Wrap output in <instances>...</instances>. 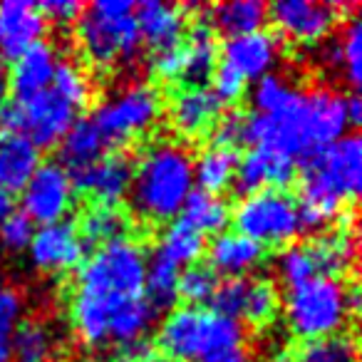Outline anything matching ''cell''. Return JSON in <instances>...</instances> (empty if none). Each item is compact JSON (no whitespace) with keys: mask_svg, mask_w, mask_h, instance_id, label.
<instances>
[{"mask_svg":"<svg viewBox=\"0 0 362 362\" xmlns=\"http://www.w3.org/2000/svg\"><path fill=\"white\" fill-rule=\"evenodd\" d=\"M28 251H30V261L35 268L47 273H60L82 266L85 243H82L75 223L65 218V221L35 228V236H33Z\"/></svg>","mask_w":362,"mask_h":362,"instance_id":"2e32d148","label":"cell"},{"mask_svg":"<svg viewBox=\"0 0 362 362\" xmlns=\"http://www.w3.org/2000/svg\"><path fill=\"white\" fill-rule=\"evenodd\" d=\"M223 105L209 87H184L169 102V122L181 136H202L221 117Z\"/></svg>","mask_w":362,"mask_h":362,"instance_id":"ac0fdd59","label":"cell"},{"mask_svg":"<svg viewBox=\"0 0 362 362\" xmlns=\"http://www.w3.org/2000/svg\"><path fill=\"white\" fill-rule=\"evenodd\" d=\"M13 211V199H11V194H6L3 189H0V221L8 216V214Z\"/></svg>","mask_w":362,"mask_h":362,"instance_id":"f5cc1de1","label":"cell"},{"mask_svg":"<svg viewBox=\"0 0 362 362\" xmlns=\"http://www.w3.org/2000/svg\"><path fill=\"white\" fill-rule=\"evenodd\" d=\"M57 62H60L57 50L45 40L33 45L25 55L18 57L13 62L11 75H8V82H11V90L16 95V100H30V97L50 90Z\"/></svg>","mask_w":362,"mask_h":362,"instance_id":"ffe728a7","label":"cell"},{"mask_svg":"<svg viewBox=\"0 0 362 362\" xmlns=\"http://www.w3.org/2000/svg\"><path fill=\"white\" fill-rule=\"evenodd\" d=\"M136 362H176V360H171V357H166L164 352H154V350H149L144 357H139Z\"/></svg>","mask_w":362,"mask_h":362,"instance_id":"db71d44e","label":"cell"},{"mask_svg":"<svg viewBox=\"0 0 362 362\" xmlns=\"http://www.w3.org/2000/svg\"><path fill=\"white\" fill-rule=\"evenodd\" d=\"M35 236V223L23 211H11L0 221V246L11 253H21L30 248V241Z\"/></svg>","mask_w":362,"mask_h":362,"instance_id":"7bdbcfd3","label":"cell"},{"mask_svg":"<svg viewBox=\"0 0 362 362\" xmlns=\"http://www.w3.org/2000/svg\"><path fill=\"white\" fill-rule=\"evenodd\" d=\"M70 179L75 192L92 197L100 206H117L132 192L134 164L127 154H107L85 169L72 171Z\"/></svg>","mask_w":362,"mask_h":362,"instance_id":"7c38bea8","label":"cell"},{"mask_svg":"<svg viewBox=\"0 0 362 362\" xmlns=\"http://www.w3.org/2000/svg\"><path fill=\"white\" fill-rule=\"evenodd\" d=\"M296 171L298 161L286 151L271 149V146H251V151L238 159L233 187L241 197H251L266 189L278 192L296 179Z\"/></svg>","mask_w":362,"mask_h":362,"instance_id":"4fadbf2b","label":"cell"},{"mask_svg":"<svg viewBox=\"0 0 362 362\" xmlns=\"http://www.w3.org/2000/svg\"><path fill=\"white\" fill-rule=\"evenodd\" d=\"M357 342L347 332L308 340L296 352V362H357Z\"/></svg>","mask_w":362,"mask_h":362,"instance_id":"836d02e7","label":"cell"},{"mask_svg":"<svg viewBox=\"0 0 362 362\" xmlns=\"http://www.w3.org/2000/svg\"><path fill=\"white\" fill-rule=\"evenodd\" d=\"M268 16L286 37L298 42H320L332 33L337 13L327 3L315 0H278Z\"/></svg>","mask_w":362,"mask_h":362,"instance_id":"9a60e30c","label":"cell"},{"mask_svg":"<svg viewBox=\"0 0 362 362\" xmlns=\"http://www.w3.org/2000/svg\"><path fill=\"white\" fill-rule=\"evenodd\" d=\"M40 164V149L25 136L0 139V189L6 194L23 192Z\"/></svg>","mask_w":362,"mask_h":362,"instance_id":"603a6c76","label":"cell"},{"mask_svg":"<svg viewBox=\"0 0 362 362\" xmlns=\"http://www.w3.org/2000/svg\"><path fill=\"white\" fill-rule=\"evenodd\" d=\"M238 151L226 149V146H209L194 159V184L199 192H206L218 197L226 192L236 179L238 169Z\"/></svg>","mask_w":362,"mask_h":362,"instance_id":"d4e9b609","label":"cell"},{"mask_svg":"<svg viewBox=\"0 0 362 362\" xmlns=\"http://www.w3.org/2000/svg\"><path fill=\"white\" fill-rule=\"evenodd\" d=\"M218 288V276L209 266H189L179 271V300L189 303V308H202L211 303Z\"/></svg>","mask_w":362,"mask_h":362,"instance_id":"d590c367","label":"cell"},{"mask_svg":"<svg viewBox=\"0 0 362 362\" xmlns=\"http://www.w3.org/2000/svg\"><path fill=\"white\" fill-rule=\"evenodd\" d=\"M268 21V6L263 0H228L211 8L214 33H223L226 37L248 35V33L263 30Z\"/></svg>","mask_w":362,"mask_h":362,"instance_id":"484cf974","label":"cell"},{"mask_svg":"<svg viewBox=\"0 0 362 362\" xmlns=\"http://www.w3.org/2000/svg\"><path fill=\"white\" fill-rule=\"evenodd\" d=\"M231 221L236 233L256 241L258 246H286L303 233L298 204L288 194L273 189L243 197L233 209Z\"/></svg>","mask_w":362,"mask_h":362,"instance_id":"30bf717a","label":"cell"},{"mask_svg":"<svg viewBox=\"0 0 362 362\" xmlns=\"http://www.w3.org/2000/svg\"><path fill=\"white\" fill-rule=\"evenodd\" d=\"M300 216L303 231H317L345 211V202L360 194L362 139L345 134L327 149L300 159Z\"/></svg>","mask_w":362,"mask_h":362,"instance_id":"3957f363","label":"cell"},{"mask_svg":"<svg viewBox=\"0 0 362 362\" xmlns=\"http://www.w3.org/2000/svg\"><path fill=\"white\" fill-rule=\"evenodd\" d=\"M77 37L87 60L100 70L132 62L139 55V30L134 3L129 0H95L77 18Z\"/></svg>","mask_w":362,"mask_h":362,"instance_id":"5b68a950","label":"cell"},{"mask_svg":"<svg viewBox=\"0 0 362 362\" xmlns=\"http://www.w3.org/2000/svg\"><path fill=\"white\" fill-rule=\"evenodd\" d=\"M8 97H11V82H8V72H6V67L0 65V110L6 107Z\"/></svg>","mask_w":362,"mask_h":362,"instance_id":"816d5d0a","label":"cell"},{"mask_svg":"<svg viewBox=\"0 0 362 362\" xmlns=\"http://www.w3.org/2000/svg\"><path fill=\"white\" fill-rule=\"evenodd\" d=\"M23 322V296L11 286H0V362H11V345Z\"/></svg>","mask_w":362,"mask_h":362,"instance_id":"f35d334b","label":"cell"},{"mask_svg":"<svg viewBox=\"0 0 362 362\" xmlns=\"http://www.w3.org/2000/svg\"><path fill=\"white\" fill-rule=\"evenodd\" d=\"M0 281H3V268H0Z\"/></svg>","mask_w":362,"mask_h":362,"instance_id":"11a10c76","label":"cell"},{"mask_svg":"<svg viewBox=\"0 0 362 362\" xmlns=\"http://www.w3.org/2000/svg\"><path fill=\"white\" fill-rule=\"evenodd\" d=\"M345 110H347V122H350V127L360 124L362 119V100L357 95H350L345 97Z\"/></svg>","mask_w":362,"mask_h":362,"instance_id":"f907efd6","label":"cell"},{"mask_svg":"<svg viewBox=\"0 0 362 362\" xmlns=\"http://www.w3.org/2000/svg\"><path fill=\"white\" fill-rule=\"evenodd\" d=\"M37 8L45 16V21H55L60 25L75 23L82 16V11H85V6L77 3V0H50V3H40Z\"/></svg>","mask_w":362,"mask_h":362,"instance_id":"7dc6e473","label":"cell"},{"mask_svg":"<svg viewBox=\"0 0 362 362\" xmlns=\"http://www.w3.org/2000/svg\"><path fill=\"white\" fill-rule=\"evenodd\" d=\"M340 47H342V75L347 77L352 87H360L362 82V25L357 18H350L342 30Z\"/></svg>","mask_w":362,"mask_h":362,"instance_id":"60d3db41","label":"cell"},{"mask_svg":"<svg viewBox=\"0 0 362 362\" xmlns=\"http://www.w3.org/2000/svg\"><path fill=\"white\" fill-rule=\"evenodd\" d=\"M134 21H136L141 45H146L151 52L181 45V35L187 30L184 11L171 6V3H159V0L136 3Z\"/></svg>","mask_w":362,"mask_h":362,"instance_id":"d6986e66","label":"cell"},{"mask_svg":"<svg viewBox=\"0 0 362 362\" xmlns=\"http://www.w3.org/2000/svg\"><path fill=\"white\" fill-rule=\"evenodd\" d=\"M298 87H293L291 82H286L278 75H266L261 80H256L251 92L253 107H256V115H276L283 107H288L298 95Z\"/></svg>","mask_w":362,"mask_h":362,"instance_id":"8d00e7d4","label":"cell"},{"mask_svg":"<svg viewBox=\"0 0 362 362\" xmlns=\"http://www.w3.org/2000/svg\"><path fill=\"white\" fill-rule=\"evenodd\" d=\"M317 62L330 72H342V47L340 40H327L317 50Z\"/></svg>","mask_w":362,"mask_h":362,"instance_id":"c3c4849f","label":"cell"},{"mask_svg":"<svg viewBox=\"0 0 362 362\" xmlns=\"http://www.w3.org/2000/svg\"><path fill=\"white\" fill-rule=\"evenodd\" d=\"M204 251H206V241H204L202 233L194 231V228L181 221V218H174V221L161 231L156 256L176 268H181V266L189 268L204 256Z\"/></svg>","mask_w":362,"mask_h":362,"instance_id":"4316f807","label":"cell"},{"mask_svg":"<svg viewBox=\"0 0 362 362\" xmlns=\"http://www.w3.org/2000/svg\"><path fill=\"white\" fill-rule=\"evenodd\" d=\"M199 362H251V357H248L243 345H233V347H221V350L209 352Z\"/></svg>","mask_w":362,"mask_h":362,"instance_id":"681fc988","label":"cell"},{"mask_svg":"<svg viewBox=\"0 0 362 362\" xmlns=\"http://www.w3.org/2000/svg\"><path fill=\"white\" fill-rule=\"evenodd\" d=\"M194 192V159L176 141L146 146L132 179V206L146 221H171Z\"/></svg>","mask_w":362,"mask_h":362,"instance_id":"277c9868","label":"cell"},{"mask_svg":"<svg viewBox=\"0 0 362 362\" xmlns=\"http://www.w3.org/2000/svg\"><path fill=\"white\" fill-rule=\"evenodd\" d=\"M179 218L184 223H189L194 231L202 233V236H206V233L218 236L231 223V209L221 197L194 189L187 202H184V206H181Z\"/></svg>","mask_w":362,"mask_h":362,"instance_id":"83f0119b","label":"cell"},{"mask_svg":"<svg viewBox=\"0 0 362 362\" xmlns=\"http://www.w3.org/2000/svg\"><path fill=\"white\" fill-rule=\"evenodd\" d=\"M141 298L154 313L174 310V305L179 303V268L161 261L159 256L146 263Z\"/></svg>","mask_w":362,"mask_h":362,"instance_id":"f546056e","label":"cell"},{"mask_svg":"<svg viewBox=\"0 0 362 362\" xmlns=\"http://www.w3.org/2000/svg\"><path fill=\"white\" fill-rule=\"evenodd\" d=\"M75 122L77 110L52 90L40 92L30 100H8L0 110V127L6 136H25L37 149L60 144Z\"/></svg>","mask_w":362,"mask_h":362,"instance_id":"9c48e42d","label":"cell"},{"mask_svg":"<svg viewBox=\"0 0 362 362\" xmlns=\"http://www.w3.org/2000/svg\"><path fill=\"white\" fill-rule=\"evenodd\" d=\"M241 320H231L204 308H176L159 327V345L176 362H199L204 355L221 347L243 345Z\"/></svg>","mask_w":362,"mask_h":362,"instance_id":"8992f818","label":"cell"},{"mask_svg":"<svg viewBox=\"0 0 362 362\" xmlns=\"http://www.w3.org/2000/svg\"><path fill=\"white\" fill-rule=\"evenodd\" d=\"M248 286H251L248 278H223V283H218L216 293L211 298L214 313H218L223 317H231V320L243 317Z\"/></svg>","mask_w":362,"mask_h":362,"instance_id":"b9f144b4","label":"cell"},{"mask_svg":"<svg viewBox=\"0 0 362 362\" xmlns=\"http://www.w3.org/2000/svg\"><path fill=\"white\" fill-rule=\"evenodd\" d=\"M281 298L271 281H251L246 296V308H243V320L251 325H266L276 317Z\"/></svg>","mask_w":362,"mask_h":362,"instance_id":"74e56055","label":"cell"},{"mask_svg":"<svg viewBox=\"0 0 362 362\" xmlns=\"http://www.w3.org/2000/svg\"><path fill=\"white\" fill-rule=\"evenodd\" d=\"M50 90L55 92L60 100H65L70 107H75V110L87 107L90 95H92V87H90V80H87L85 70L77 67L75 62H70V60L57 62V70H55V77H52Z\"/></svg>","mask_w":362,"mask_h":362,"instance_id":"e575fe53","label":"cell"},{"mask_svg":"<svg viewBox=\"0 0 362 362\" xmlns=\"http://www.w3.org/2000/svg\"><path fill=\"white\" fill-rule=\"evenodd\" d=\"M345 95L335 90L298 92L296 100L276 115H248L246 117V144L271 146L296 156H310L327 149L347 134Z\"/></svg>","mask_w":362,"mask_h":362,"instance_id":"7a4b0ae2","label":"cell"},{"mask_svg":"<svg viewBox=\"0 0 362 362\" xmlns=\"http://www.w3.org/2000/svg\"><path fill=\"white\" fill-rule=\"evenodd\" d=\"M151 70L161 80H181V72H184V45L154 52L151 55Z\"/></svg>","mask_w":362,"mask_h":362,"instance_id":"bcb514c9","label":"cell"},{"mask_svg":"<svg viewBox=\"0 0 362 362\" xmlns=\"http://www.w3.org/2000/svg\"><path fill=\"white\" fill-rule=\"evenodd\" d=\"M21 194L23 214L40 226L65 221V216L72 209V202H75L70 171L57 161H42Z\"/></svg>","mask_w":362,"mask_h":362,"instance_id":"8fae6325","label":"cell"},{"mask_svg":"<svg viewBox=\"0 0 362 362\" xmlns=\"http://www.w3.org/2000/svg\"><path fill=\"white\" fill-rule=\"evenodd\" d=\"M281 55V42L273 33L256 30L248 35L228 37L223 47L218 50V65H226L236 75H241L246 82L261 80L271 75Z\"/></svg>","mask_w":362,"mask_h":362,"instance_id":"e0dca14e","label":"cell"},{"mask_svg":"<svg viewBox=\"0 0 362 362\" xmlns=\"http://www.w3.org/2000/svg\"><path fill=\"white\" fill-rule=\"evenodd\" d=\"M105 151V141H102L100 132L95 129L90 119H77L70 127L60 141V161L57 164L65 166L67 171H80L85 166L95 164Z\"/></svg>","mask_w":362,"mask_h":362,"instance_id":"f1b7e54d","label":"cell"},{"mask_svg":"<svg viewBox=\"0 0 362 362\" xmlns=\"http://www.w3.org/2000/svg\"><path fill=\"white\" fill-rule=\"evenodd\" d=\"M209 263L216 276L223 278H246L258 263L263 261V246L241 236V233H218L206 248Z\"/></svg>","mask_w":362,"mask_h":362,"instance_id":"44dd1931","label":"cell"},{"mask_svg":"<svg viewBox=\"0 0 362 362\" xmlns=\"http://www.w3.org/2000/svg\"><path fill=\"white\" fill-rule=\"evenodd\" d=\"M47 21L40 8L30 0H6L0 3V60L16 62L33 45L42 42Z\"/></svg>","mask_w":362,"mask_h":362,"instance_id":"5bb4252c","label":"cell"},{"mask_svg":"<svg viewBox=\"0 0 362 362\" xmlns=\"http://www.w3.org/2000/svg\"><path fill=\"white\" fill-rule=\"evenodd\" d=\"M278 276L288 288H296L308 283L310 278H315V266L308 246H288L283 248V253L278 256Z\"/></svg>","mask_w":362,"mask_h":362,"instance_id":"ab89813d","label":"cell"},{"mask_svg":"<svg viewBox=\"0 0 362 362\" xmlns=\"http://www.w3.org/2000/svg\"><path fill=\"white\" fill-rule=\"evenodd\" d=\"M211 82H214L211 92L216 95V100L221 102V105H233V102H238L243 97V92H246V87H248V82L243 80L241 75H236L233 70H228L226 65L216 67Z\"/></svg>","mask_w":362,"mask_h":362,"instance_id":"f6af8a7d","label":"cell"},{"mask_svg":"<svg viewBox=\"0 0 362 362\" xmlns=\"http://www.w3.org/2000/svg\"><path fill=\"white\" fill-rule=\"evenodd\" d=\"M218 67V42L216 33L206 21H199L189 33V42L184 45V72L181 80L189 87H206Z\"/></svg>","mask_w":362,"mask_h":362,"instance_id":"7402d4cb","label":"cell"},{"mask_svg":"<svg viewBox=\"0 0 362 362\" xmlns=\"http://www.w3.org/2000/svg\"><path fill=\"white\" fill-rule=\"evenodd\" d=\"M124 228H127V218L119 209L95 204V206L85 211L77 233H80L82 243L87 248V246H102V243L124 236Z\"/></svg>","mask_w":362,"mask_h":362,"instance_id":"d6a6232c","label":"cell"},{"mask_svg":"<svg viewBox=\"0 0 362 362\" xmlns=\"http://www.w3.org/2000/svg\"><path fill=\"white\" fill-rule=\"evenodd\" d=\"M55 355V332L42 320H23L13 335L11 362H50Z\"/></svg>","mask_w":362,"mask_h":362,"instance_id":"4dcf8cb0","label":"cell"},{"mask_svg":"<svg viewBox=\"0 0 362 362\" xmlns=\"http://www.w3.org/2000/svg\"><path fill=\"white\" fill-rule=\"evenodd\" d=\"M159 115V92L146 82H132L107 97L95 110L90 122L100 132L105 146H124L134 136L151 129Z\"/></svg>","mask_w":362,"mask_h":362,"instance_id":"ba28073f","label":"cell"},{"mask_svg":"<svg viewBox=\"0 0 362 362\" xmlns=\"http://www.w3.org/2000/svg\"><path fill=\"white\" fill-rule=\"evenodd\" d=\"M246 117L238 110L223 112L214 124V146L236 149L238 144H246Z\"/></svg>","mask_w":362,"mask_h":362,"instance_id":"ee69618b","label":"cell"},{"mask_svg":"<svg viewBox=\"0 0 362 362\" xmlns=\"http://www.w3.org/2000/svg\"><path fill=\"white\" fill-rule=\"evenodd\" d=\"M345 286L337 278L315 276L308 283L288 288L286 320L293 335L300 340H317L342 332L347 322Z\"/></svg>","mask_w":362,"mask_h":362,"instance_id":"52a82bcc","label":"cell"},{"mask_svg":"<svg viewBox=\"0 0 362 362\" xmlns=\"http://www.w3.org/2000/svg\"><path fill=\"white\" fill-rule=\"evenodd\" d=\"M156 313L146 305L144 298L122 305L119 310L112 315L110 320V342H117L119 347L132 345V342L144 340V335L149 332L151 322H154Z\"/></svg>","mask_w":362,"mask_h":362,"instance_id":"1f68e13d","label":"cell"},{"mask_svg":"<svg viewBox=\"0 0 362 362\" xmlns=\"http://www.w3.org/2000/svg\"><path fill=\"white\" fill-rule=\"evenodd\" d=\"M308 251H310L315 273L325 278L345 276L352 268L355 256H357L355 236H352L347 228L322 233V236H317L313 243H308Z\"/></svg>","mask_w":362,"mask_h":362,"instance_id":"cb8c5ba5","label":"cell"},{"mask_svg":"<svg viewBox=\"0 0 362 362\" xmlns=\"http://www.w3.org/2000/svg\"><path fill=\"white\" fill-rule=\"evenodd\" d=\"M146 263L144 246L129 236L102 243L82 263L70 317L75 335L87 347H105L110 342L112 315L122 305L141 298Z\"/></svg>","mask_w":362,"mask_h":362,"instance_id":"6da1fadb","label":"cell"}]
</instances>
